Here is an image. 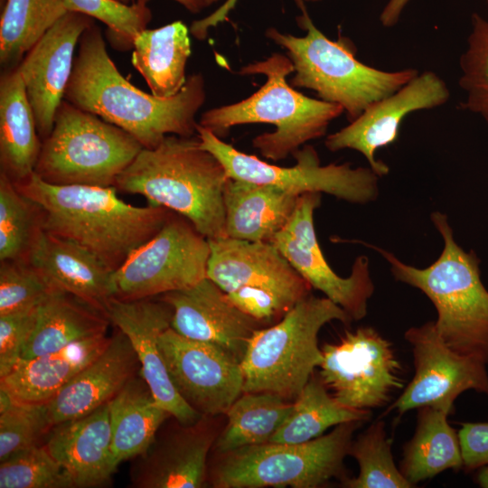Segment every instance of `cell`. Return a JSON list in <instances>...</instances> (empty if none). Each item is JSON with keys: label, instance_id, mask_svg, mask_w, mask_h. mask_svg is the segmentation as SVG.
I'll return each mask as SVG.
<instances>
[{"label": "cell", "instance_id": "1", "mask_svg": "<svg viewBox=\"0 0 488 488\" xmlns=\"http://www.w3.org/2000/svg\"><path fill=\"white\" fill-rule=\"evenodd\" d=\"M205 98L201 73L190 75L183 89L166 99L132 85L110 59L95 23L80 38L64 94L69 103L122 128L148 149L169 134L196 136L195 117Z\"/></svg>", "mask_w": 488, "mask_h": 488}, {"label": "cell", "instance_id": "2", "mask_svg": "<svg viewBox=\"0 0 488 488\" xmlns=\"http://www.w3.org/2000/svg\"><path fill=\"white\" fill-rule=\"evenodd\" d=\"M14 184L40 208L44 230L83 247L113 271L173 214L162 206L128 204L115 186L55 185L34 173Z\"/></svg>", "mask_w": 488, "mask_h": 488}, {"label": "cell", "instance_id": "3", "mask_svg": "<svg viewBox=\"0 0 488 488\" xmlns=\"http://www.w3.org/2000/svg\"><path fill=\"white\" fill-rule=\"evenodd\" d=\"M228 179L222 164L201 146L197 135H169L155 148H143L118 175L115 187L169 209L205 238L216 239L224 237Z\"/></svg>", "mask_w": 488, "mask_h": 488}, {"label": "cell", "instance_id": "4", "mask_svg": "<svg viewBox=\"0 0 488 488\" xmlns=\"http://www.w3.org/2000/svg\"><path fill=\"white\" fill-rule=\"evenodd\" d=\"M434 226L444 240L437 259L425 268L408 265L393 253L376 246L390 265L397 281L423 292L437 313L436 331L454 352L488 364V290L481 280L480 259L465 251L454 238L446 214H431Z\"/></svg>", "mask_w": 488, "mask_h": 488}, {"label": "cell", "instance_id": "5", "mask_svg": "<svg viewBox=\"0 0 488 488\" xmlns=\"http://www.w3.org/2000/svg\"><path fill=\"white\" fill-rule=\"evenodd\" d=\"M294 71L289 57L279 53L246 65L239 74L265 75L264 85L239 102L205 111L198 124L220 138L234 126L272 124L275 131L257 136L252 145L267 159L286 158L305 143L324 136L329 124L344 112L339 105L296 90L286 81Z\"/></svg>", "mask_w": 488, "mask_h": 488}, {"label": "cell", "instance_id": "6", "mask_svg": "<svg viewBox=\"0 0 488 488\" xmlns=\"http://www.w3.org/2000/svg\"><path fill=\"white\" fill-rule=\"evenodd\" d=\"M294 1L301 11L297 24L305 35L296 37L270 27L266 36L286 50L296 72L290 85L312 89L320 99L341 106L350 122L419 73L416 69L387 71L362 63L349 38L341 34L335 41L327 38L314 24L305 1Z\"/></svg>", "mask_w": 488, "mask_h": 488}, {"label": "cell", "instance_id": "7", "mask_svg": "<svg viewBox=\"0 0 488 488\" xmlns=\"http://www.w3.org/2000/svg\"><path fill=\"white\" fill-rule=\"evenodd\" d=\"M334 320L352 321L331 299L310 294L277 323L256 330L240 361L242 392H271L293 402L322 362L321 328Z\"/></svg>", "mask_w": 488, "mask_h": 488}, {"label": "cell", "instance_id": "8", "mask_svg": "<svg viewBox=\"0 0 488 488\" xmlns=\"http://www.w3.org/2000/svg\"><path fill=\"white\" fill-rule=\"evenodd\" d=\"M363 421L342 423L328 434L304 443L242 446L219 454L211 470L216 488H316L347 476L343 465L353 433Z\"/></svg>", "mask_w": 488, "mask_h": 488}, {"label": "cell", "instance_id": "9", "mask_svg": "<svg viewBox=\"0 0 488 488\" xmlns=\"http://www.w3.org/2000/svg\"><path fill=\"white\" fill-rule=\"evenodd\" d=\"M143 148L127 131L63 99L33 173L55 185L115 186Z\"/></svg>", "mask_w": 488, "mask_h": 488}, {"label": "cell", "instance_id": "10", "mask_svg": "<svg viewBox=\"0 0 488 488\" xmlns=\"http://www.w3.org/2000/svg\"><path fill=\"white\" fill-rule=\"evenodd\" d=\"M207 277L264 327L277 323L312 286L269 242L208 239Z\"/></svg>", "mask_w": 488, "mask_h": 488}, {"label": "cell", "instance_id": "11", "mask_svg": "<svg viewBox=\"0 0 488 488\" xmlns=\"http://www.w3.org/2000/svg\"><path fill=\"white\" fill-rule=\"evenodd\" d=\"M196 131L201 146L220 160L229 178L273 185L296 195L324 192L353 203H367L378 196L380 176L371 167L352 168L348 163L322 165L312 145L292 154L294 166L281 167L236 149L199 124Z\"/></svg>", "mask_w": 488, "mask_h": 488}, {"label": "cell", "instance_id": "12", "mask_svg": "<svg viewBox=\"0 0 488 488\" xmlns=\"http://www.w3.org/2000/svg\"><path fill=\"white\" fill-rule=\"evenodd\" d=\"M210 254L208 239L187 219L172 214L114 271L116 297L150 298L191 287L207 277Z\"/></svg>", "mask_w": 488, "mask_h": 488}, {"label": "cell", "instance_id": "13", "mask_svg": "<svg viewBox=\"0 0 488 488\" xmlns=\"http://www.w3.org/2000/svg\"><path fill=\"white\" fill-rule=\"evenodd\" d=\"M319 376L342 405L371 410L387 405L404 387L402 368L390 342L372 327L346 331L323 345Z\"/></svg>", "mask_w": 488, "mask_h": 488}, {"label": "cell", "instance_id": "14", "mask_svg": "<svg viewBox=\"0 0 488 488\" xmlns=\"http://www.w3.org/2000/svg\"><path fill=\"white\" fill-rule=\"evenodd\" d=\"M321 198L320 192L300 195L289 221L271 243L312 288L341 306L352 320H361L367 314L368 300L374 292L370 261L366 256L358 257L347 277L332 269L320 248L314 224V213Z\"/></svg>", "mask_w": 488, "mask_h": 488}, {"label": "cell", "instance_id": "15", "mask_svg": "<svg viewBox=\"0 0 488 488\" xmlns=\"http://www.w3.org/2000/svg\"><path fill=\"white\" fill-rule=\"evenodd\" d=\"M158 344L174 388L200 415L225 414L242 394L240 361L225 350L184 337L171 326Z\"/></svg>", "mask_w": 488, "mask_h": 488}, {"label": "cell", "instance_id": "16", "mask_svg": "<svg viewBox=\"0 0 488 488\" xmlns=\"http://www.w3.org/2000/svg\"><path fill=\"white\" fill-rule=\"evenodd\" d=\"M404 337L410 344L415 374L399 397L388 408L403 415L426 406L454 411V402L473 389L488 396L486 364L448 348L438 336L434 322L408 329Z\"/></svg>", "mask_w": 488, "mask_h": 488}, {"label": "cell", "instance_id": "17", "mask_svg": "<svg viewBox=\"0 0 488 488\" xmlns=\"http://www.w3.org/2000/svg\"><path fill=\"white\" fill-rule=\"evenodd\" d=\"M450 99L445 80L432 70L423 71L406 85L370 105L356 119L325 139L328 150L352 149L361 153L380 177L389 166L376 158V152L399 137L402 120L410 113L438 108Z\"/></svg>", "mask_w": 488, "mask_h": 488}, {"label": "cell", "instance_id": "18", "mask_svg": "<svg viewBox=\"0 0 488 488\" xmlns=\"http://www.w3.org/2000/svg\"><path fill=\"white\" fill-rule=\"evenodd\" d=\"M105 314L129 340L140 365L139 373L156 402L180 424H192L201 418L202 416L174 388L158 344L159 335L171 326V306L160 298L125 300L113 296Z\"/></svg>", "mask_w": 488, "mask_h": 488}, {"label": "cell", "instance_id": "19", "mask_svg": "<svg viewBox=\"0 0 488 488\" xmlns=\"http://www.w3.org/2000/svg\"><path fill=\"white\" fill-rule=\"evenodd\" d=\"M93 23L86 14L69 11L18 64L42 141L51 134L56 111L64 99L76 45Z\"/></svg>", "mask_w": 488, "mask_h": 488}, {"label": "cell", "instance_id": "20", "mask_svg": "<svg viewBox=\"0 0 488 488\" xmlns=\"http://www.w3.org/2000/svg\"><path fill=\"white\" fill-rule=\"evenodd\" d=\"M173 315L171 328L189 339L214 344L241 361L254 332L264 326L227 297L208 277L183 290L159 296Z\"/></svg>", "mask_w": 488, "mask_h": 488}, {"label": "cell", "instance_id": "21", "mask_svg": "<svg viewBox=\"0 0 488 488\" xmlns=\"http://www.w3.org/2000/svg\"><path fill=\"white\" fill-rule=\"evenodd\" d=\"M214 417L182 424L142 455L132 483L139 488H197L207 477V456L219 436Z\"/></svg>", "mask_w": 488, "mask_h": 488}, {"label": "cell", "instance_id": "22", "mask_svg": "<svg viewBox=\"0 0 488 488\" xmlns=\"http://www.w3.org/2000/svg\"><path fill=\"white\" fill-rule=\"evenodd\" d=\"M26 259L53 289L73 295L103 313L108 301L116 296L112 269L83 247L42 227Z\"/></svg>", "mask_w": 488, "mask_h": 488}, {"label": "cell", "instance_id": "23", "mask_svg": "<svg viewBox=\"0 0 488 488\" xmlns=\"http://www.w3.org/2000/svg\"><path fill=\"white\" fill-rule=\"evenodd\" d=\"M140 365L127 337L118 330L104 351L45 404L51 427L109 402Z\"/></svg>", "mask_w": 488, "mask_h": 488}, {"label": "cell", "instance_id": "24", "mask_svg": "<svg viewBox=\"0 0 488 488\" xmlns=\"http://www.w3.org/2000/svg\"><path fill=\"white\" fill-rule=\"evenodd\" d=\"M44 444L68 473L73 487H98L117 466L111 451L109 402L83 417L53 426Z\"/></svg>", "mask_w": 488, "mask_h": 488}, {"label": "cell", "instance_id": "25", "mask_svg": "<svg viewBox=\"0 0 488 488\" xmlns=\"http://www.w3.org/2000/svg\"><path fill=\"white\" fill-rule=\"evenodd\" d=\"M107 334L73 343L63 349L21 359L5 377L0 389L15 402L45 405L108 346Z\"/></svg>", "mask_w": 488, "mask_h": 488}, {"label": "cell", "instance_id": "26", "mask_svg": "<svg viewBox=\"0 0 488 488\" xmlns=\"http://www.w3.org/2000/svg\"><path fill=\"white\" fill-rule=\"evenodd\" d=\"M300 195L229 178L224 188V237L271 243L292 216Z\"/></svg>", "mask_w": 488, "mask_h": 488}, {"label": "cell", "instance_id": "27", "mask_svg": "<svg viewBox=\"0 0 488 488\" xmlns=\"http://www.w3.org/2000/svg\"><path fill=\"white\" fill-rule=\"evenodd\" d=\"M42 142L18 65L8 68L0 79L1 173L14 183L29 178Z\"/></svg>", "mask_w": 488, "mask_h": 488}, {"label": "cell", "instance_id": "28", "mask_svg": "<svg viewBox=\"0 0 488 488\" xmlns=\"http://www.w3.org/2000/svg\"><path fill=\"white\" fill-rule=\"evenodd\" d=\"M109 324L102 311L54 289L37 307L35 324L21 359L54 352L73 343L107 334Z\"/></svg>", "mask_w": 488, "mask_h": 488}, {"label": "cell", "instance_id": "29", "mask_svg": "<svg viewBox=\"0 0 488 488\" xmlns=\"http://www.w3.org/2000/svg\"><path fill=\"white\" fill-rule=\"evenodd\" d=\"M111 451L115 465L143 455L153 445L162 423L171 415L136 375L109 401Z\"/></svg>", "mask_w": 488, "mask_h": 488}, {"label": "cell", "instance_id": "30", "mask_svg": "<svg viewBox=\"0 0 488 488\" xmlns=\"http://www.w3.org/2000/svg\"><path fill=\"white\" fill-rule=\"evenodd\" d=\"M190 54L188 27L182 21H175L141 31L134 40L131 61L146 81L151 94L166 99L184 86Z\"/></svg>", "mask_w": 488, "mask_h": 488}, {"label": "cell", "instance_id": "31", "mask_svg": "<svg viewBox=\"0 0 488 488\" xmlns=\"http://www.w3.org/2000/svg\"><path fill=\"white\" fill-rule=\"evenodd\" d=\"M417 427L405 445L399 470L413 485L438 474L463 468L458 433L449 425L451 410L426 406L418 408Z\"/></svg>", "mask_w": 488, "mask_h": 488}, {"label": "cell", "instance_id": "32", "mask_svg": "<svg viewBox=\"0 0 488 488\" xmlns=\"http://www.w3.org/2000/svg\"><path fill=\"white\" fill-rule=\"evenodd\" d=\"M293 408L271 392H242L225 413L227 424L213 447L219 454L270 442Z\"/></svg>", "mask_w": 488, "mask_h": 488}, {"label": "cell", "instance_id": "33", "mask_svg": "<svg viewBox=\"0 0 488 488\" xmlns=\"http://www.w3.org/2000/svg\"><path fill=\"white\" fill-rule=\"evenodd\" d=\"M371 410H360L339 403L321 380L312 375L293 401V408L270 442L296 444L314 439L331 427L350 421H366Z\"/></svg>", "mask_w": 488, "mask_h": 488}, {"label": "cell", "instance_id": "34", "mask_svg": "<svg viewBox=\"0 0 488 488\" xmlns=\"http://www.w3.org/2000/svg\"><path fill=\"white\" fill-rule=\"evenodd\" d=\"M68 12L64 0H6L0 20L1 65L17 66Z\"/></svg>", "mask_w": 488, "mask_h": 488}, {"label": "cell", "instance_id": "35", "mask_svg": "<svg viewBox=\"0 0 488 488\" xmlns=\"http://www.w3.org/2000/svg\"><path fill=\"white\" fill-rule=\"evenodd\" d=\"M358 463L359 474L346 477V488H410L414 487L394 463L391 444L387 437L385 423L374 422L355 441L349 450Z\"/></svg>", "mask_w": 488, "mask_h": 488}, {"label": "cell", "instance_id": "36", "mask_svg": "<svg viewBox=\"0 0 488 488\" xmlns=\"http://www.w3.org/2000/svg\"><path fill=\"white\" fill-rule=\"evenodd\" d=\"M41 227L40 208L0 173V261L26 259Z\"/></svg>", "mask_w": 488, "mask_h": 488}, {"label": "cell", "instance_id": "37", "mask_svg": "<svg viewBox=\"0 0 488 488\" xmlns=\"http://www.w3.org/2000/svg\"><path fill=\"white\" fill-rule=\"evenodd\" d=\"M471 24L466 48L459 59L458 84L465 93L461 107L488 123V19L474 13Z\"/></svg>", "mask_w": 488, "mask_h": 488}, {"label": "cell", "instance_id": "38", "mask_svg": "<svg viewBox=\"0 0 488 488\" xmlns=\"http://www.w3.org/2000/svg\"><path fill=\"white\" fill-rule=\"evenodd\" d=\"M51 428L45 405L15 402L0 389V462L39 445Z\"/></svg>", "mask_w": 488, "mask_h": 488}, {"label": "cell", "instance_id": "39", "mask_svg": "<svg viewBox=\"0 0 488 488\" xmlns=\"http://www.w3.org/2000/svg\"><path fill=\"white\" fill-rule=\"evenodd\" d=\"M71 480L44 445L19 452L0 464V488H70Z\"/></svg>", "mask_w": 488, "mask_h": 488}, {"label": "cell", "instance_id": "40", "mask_svg": "<svg viewBox=\"0 0 488 488\" xmlns=\"http://www.w3.org/2000/svg\"><path fill=\"white\" fill-rule=\"evenodd\" d=\"M69 11L86 14L108 26V36L119 49L133 47L136 36L151 20L147 0L122 4L114 0H64Z\"/></svg>", "mask_w": 488, "mask_h": 488}, {"label": "cell", "instance_id": "41", "mask_svg": "<svg viewBox=\"0 0 488 488\" xmlns=\"http://www.w3.org/2000/svg\"><path fill=\"white\" fill-rule=\"evenodd\" d=\"M54 289L27 259L0 263V315L37 307Z\"/></svg>", "mask_w": 488, "mask_h": 488}, {"label": "cell", "instance_id": "42", "mask_svg": "<svg viewBox=\"0 0 488 488\" xmlns=\"http://www.w3.org/2000/svg\"><path fill=\"white\" fill-rule=\"evenodd\" d=\"M37 307L0 315V378L9 373L21 360L23 346L35 324Z\"/></svg>", "mask_w": 488, "mask_h": 488}, {"label": "cell", "instance_id": "43", "mask_svg": "<svg viewBox=\"0 0 488 488\" xmlns=\"http://www.w3.org/2000/svg\"><path fill=\"white\" fill-rule=\"evenodd\" d=\"M458 437L464 469L473 471L488 465V421L462 423Z\"/></svg>", "mask_w": 488, "mask_h": 488}, {"label": "cell", "instance_id": "44", "mask_svg": "<svg viewBox=\"0 0 488 488\" xmlns=\"http://www.w3.org/2000/svg\"><path fill=\"white\" fill-rule=\"evenodd\" d=\"M308 2H319L322 0H305ZM238 0H225L223 5L217 8L213 13L200 20H195L190 27L191 33L198 40L206 38L209 30L218 25L220 23L227 20L228 15L234 8Z\"/></svg>", "mask_w": 488, "mask_h": 488}, {"label": "cell", "instance_id": "45", "mask_svg": "<svg viewBox=\"0 0 488 488\" xmlns=\"http://www.w3.org/2000/svg\"><path fill=\"white\" fill-rule=\"evenodd\" d=\"M410 0H389L382 9L380 21L382 26L390 28L396 25L400 14Z\"/></svg>", "mask_w": 488, "mask_h": 488}, {"label": "cell", "instance_id": "46", "mask_svg": "<svg viewBox=\"0 0 488 488\" xmlns=\"http://www.w3.org/2000/svg\"><path fill=\"white\" fill-rule=\"evenodd\" d=\"M118 3L127 4L131 0H114ZM186 8L189 12L192 14H197L202 11L205 6L200 0H174Z\"/></svg>", "mask_w": 488, "mask_h": 488}, {"label": "cell", "instance_id": "47", "mask_svg": "<svg viewBox=\"0 0 488 488\" xmlns=\"http://www.w3.org/2000/svg\"><path fill=\"white\" fill-rule=\"evenodd\" d=\"M479 472L476 475V482L482 487H488V465L479 468Z\"/></svg>", "mask_w": 488, "mask_h": 488}, {"label": "cell", "instance_id": "48", "mask_svg": "<svg viewBox=\"0 0 488 488\" xmlns=\"http://www.w3.org/2000/svg\"><path fill=\"white\" fill-rule=\"evenodd\" d=\"M200 1H201V2L203 4V5L206 7V6H209V5H212L213 3H216V2H218V1H220V0H200Z\"/></svg>", "mask_w": 488, "mask_h": 488}, {"label": "cell", "instance_id": "49", "mask_svg": "<svg viewBox=\"0 0 488 488\" xmlns=\"http://www.w3.org/2000/svg\"><path fill=\"white\" fill-rule=\"evenodd\" d=\"M487 5H488V0H486Z\"/></svg>", "mask_w": 488, "mask_h": 488}]
</instances>
